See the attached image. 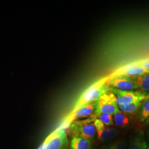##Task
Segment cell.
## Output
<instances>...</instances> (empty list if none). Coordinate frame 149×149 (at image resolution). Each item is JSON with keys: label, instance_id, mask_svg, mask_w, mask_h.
<instances>
[{"label": "cell", "instance_id": "obj_1", "mask_svg": "<svg viewBox=\"0 0 149 149\" xmlns=\"http://www.w3.org/2000/svg\"><path fill=\"white\" fill-rule=\"evenodd\" d=\"M107 79L108 77L102 79L85 91L76 103L72 112L86 104L98 101L101 96L109 91L111 87L107 84Z\"/></svg>", "mask_w": 149, "mask_h": 149}, {"label": "cell", "instance_id": "obj_2", "mask_svg": "<svg viewBox=\"0 0 149 149\" xmlns=\"http://www.w3.org/2000/svg\"><path fill=\"white\" fill-rule=\"evenodd\" d=\"M97 117L95 114L84 120L74 121L69 127L70 133L73 138L93 140L96 133V129L94 125L95 120Z\"/></svg>", "mask_w": 149, "mask_h": 149}, {"label": "cell", "instance_id": "obj_3", "mask_svg": "<svg viewBox=\"0 0 149 149\" xmlns=\"http://www.w3.org/2000/svg\"><path fill=\"white\" fill-rule=\"evenodd\" d=\"M110 91L114 95L118 106L142 102L149 97V92L141 91H123L111 87Z\"/></svg>", "mask_w": 149, "mask_h": 149}, {"label": "cell", "instance_id": "obj_4", "mask_svg": "<svg viewBox=\"0 0 149 149\" xmlns=\"http://www.w3.org/2000/svg\"><path fill=\"white\" fill-rule=\"evenodd\" d=\"M97 102V106L93 114L96 117L102 113H106L113 116L120 111L116 102L115 96L110 90L101 96Z\"/></svg>", "mask_w": 149, "mask_h": 149}, {"label": "cell", "instance_id": "obj_5", "mask_svg": "<svg viewBox=\"0 0 149 149\" xmlns=\"http://www.w3.org/2000/svg\"><path fill=\"white\" fill-rule=\"evenodd\" d=\"M45 149H69V140L65 129L59 128L45 140Z\"/></svg>", "mask_w": 149, "mask_h": 149}, {"label": "cell", "instance_id": "obj_6", "mask_svg": "<svg viewBox=\"0 0 149 149\" xmlns=\"http://www.w3.org/2000/svg\"><path fill=\"white\" fill-rule=\"evenodd\" d=\"M107 84L112 88L120 90L133 91L139 88L133 77H108Z\"/></svg>", "mask_w": 149, "mask_h": 149}, {"label": "cell", "instance_id": "obj_7", "mask_svg": "<svg viewBox=\"0 0 149 149\" xmlns=\"http://www.w3.org/2000/svg\"><path fill=\"white\" fill-rule=\"evenodd\" d=\"M97 106V102H96L82 107L76 111L71 112L66 118L65 121L72 123L75 120L79 119L90 117L92 115H93V113L95 112Z\"/></svg>", "mask_w": 149, "mask_h": 149}, {"label": "cell", "instance_id": "obj_8", "mask_svg": "<svg viewBox=\"0 0 149 149\" xmlns=\"http://www.w3.org/2000/svg\"><path fill=\"white\" fill-rule=\"evenodd\" d=\"M149 73V70L145 69L143 68L135 65L132 64L131 65L124 67L121 69L118 70L117 71L111 75L112 76H128V77H136L143 75Z\"/></svg>", "mask_w": 149, "mask_h": 149}, {"label": "cell", "instance_id": "obj_9", "mask_svg": "<svg viewBox=\"0 0 149 149\" xmlns=\"http://www.w3.org/2000/svg\"><path fill=\"white\" fill-rule=\"evenodd\" d=\"M119 133V130L114 127H106L103 130L97 132L98 139L105 142L114 138Z\"/></svg>", "mask_w": 149, "mask_h": 149}, {"label": "cell", "instance_id": "obj_10", "mask_svg": "<svg viewBox=\"0 0 149 149\" xmlns=\"http://www.w3.org/2000/svg\"><path fill=\"white\" fill-rule=\"evenodd\" d=\"M92 140L81 138H73L70 143L71 149H91Z\"/></svg>", "mask_w": 149, "mask_h": 149}, {"label": "cell", "instance_id": "obj_11", "mask_svg": "<svg viewBox=\"0 0 149 149\" xmlns=\"http://www.w3.org/2000/svg\"><path fill=\"white\" fill-rule=\"evenodd\" d=\"M129 149H149V146L144 136L142 135L138 134L131 139Z\"/></svg>", "mask_w": 149, "mask_h": 149}, {"label": "cell", "instance_id": "obj_12", "mask_svg": "<svg viewBox=\"0 0 149 149\" xmlns=\"http://www.w3.org/2000/svg\"><path fill=\"white\" fill-rule=\"evenodd\" d=\"M149 117V97L142 102L136 115V120L139 123H143Z\"/></svg>", "mask_w": 149, "mask_h": 149}, {"label": "cell", "instance_id": "obj_13", "mask_svg": "<svg viewBox=\"0 0 149 149\" xmlns=\"http://www.w3.org/2000/svg\"><path fill=\"white\" fill-rule=\"evenodd\" d=\"M114 124L118 128H124L129 125L130 120L127 115L121 111L114 115L113 117Z\"/></svg>", "mask_w": 149, "mask_h": 149}, {"label": "cell", "instance_id": "obj_14", "mask_svg": "<svg viewBox=\"0 0 149 149\" xmlns=\"http://www.w3.org/2000/svg\"><path fill=\"white\" fill-rule=\"evenodd\" d=\"M139 88L145 92H149V73L133 77Z\"/></svg>", "mask_w": 149, "mask_h": 149}, {"label": "cell", "instance_id": "obj_15", "mask_svg": "<svg viewBox=\"0 0 149 149\" xmlns=\"http://www.w3.org/2000/svg\"><path fill=\"white\" fill-rule=\"evenodd\" d=\"M142 102L118 106L119 110L126 115H132L137 113L141 106Z\"/></svg>", "mask_w": 149, "mask_h": 149}, {"label": "cell", "instance_id": "obj_16", "mask_svg": "<svg viewBox=\"0 0 149 149\" xmlns=\"http://www.w3.org/2000/svg\"><path fill=\"white\" fill-rule=\"evenodd\" d=\"M127 143L124 139H120L114 141L112 144L104 146L102 149H127Z\"/></svg>", "mask_w": 149, "mask_h": 149}, {"label": "cell", "instance_id": "obj_17", "mask_svg": "<svg viewBox=\"0 0 149 149\" xmlns=\"http://www.w3.org/2000/svg\"><path fill=\"white\" fill-rule=\"evenodd\" d=\"M97 118L101 120L106 126H113L114 125L113 117L111 114L102 113L97 116Z\"/></svg>", "mask_w": 149, "mask_h": 149}, {"label": "cell", "instance_id": "obj_18", "mask_svg": "<svg viewBox=\"0 0 149 149\" xmlns=\"http://www.w3.org/2000/svg\"><path fill=\"white\" fill-rule=\"evenodd\" d=\"M93 124H94V125H95V128H96L97 132L102 131L106 128V126L104 124V123L102 122L101 120H100L99 119L97 118L96 119H95L94 122H93Z\"/></svg>", "mask_w": 149, "mask_h": 149}, {"label": "cell", "instance_id": "obj_19", "mask_svg": "<svg viewBox=\"0 0 149 149\" xmlns=\"http://www.w3.org/2000/svg\"><path fill=\"white\" fill-rule=\"evenodd\" d=\"M135 64L139 65L145 69L149 70V59L143 60L141 61H140L138 63H135Z\"/></svg>", "mask_w": 149, "mask_h": 149}, {"label": "cell", "instance_id": "obj_20", "mask_svg": "<svg viewBox=\"0 0 149 149\" xmlns=\"http://www.w3.org/2000/svg\"><path fill=\"white\" fill-rule=\"evenodd\" d=\"M45 141H44L42 144L40 145V146L38 148V149H45Z\"/></svg>", "mask_w": 149, "mask_h": 149}, {"label": "cell", "instance_id": "obj_21", "mask_svg": "<svg viewBox=\"0 0 149 149\" xmlns=\"http://www.w3.org/2000/svg\"><path fill=\"white\" fill-rule=\"evenodd\" d=\"M145 126H148L149 125V117L144 122Z\"/></svg>", "mask_w": 149, "mask_h": 149}, {"label": "cell", "instance_id": "obj_22", "mask_svg": "<svg viewBox=\"0 0 149 149\" xmlns=\"http://www.w3.org/2000/svg\"><path fill=\"white\" fill-rule=\"evenodd\" d=\"M147 135H148V139H149V129H148V132H147Z\"/></svg>", "mask_w": 149, "mask_h": 149}]
</instances>
